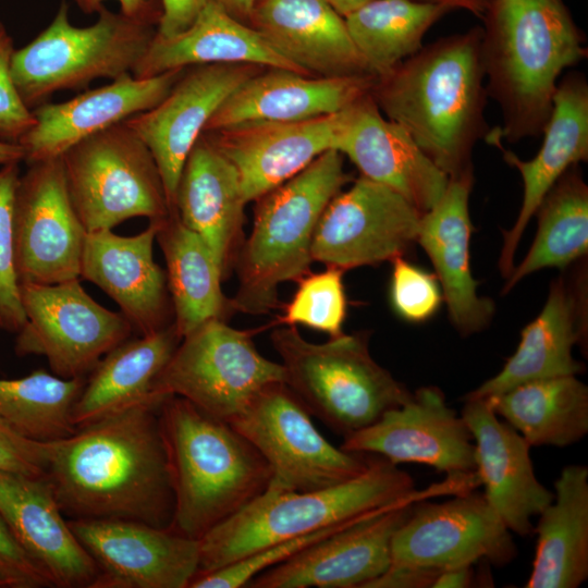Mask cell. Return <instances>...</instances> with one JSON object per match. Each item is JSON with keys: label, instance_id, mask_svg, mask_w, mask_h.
Segmentation results:
<instances>
[{"label": "cell", "instance_id": "6da1fadb", "mask_svg": "<svg viewBox=\"0 0 588 588\" xmlns=\"http://www.w3.org/2000/svg\"><path fill=\"white\" fill-rule=\"evenodd\" d=\"M166 397L130 406L48 442L46 477L64 516L170 528L174 502L159 422Z\"/></svg>", "mask_w": 588, "mask_h": 588}, {"label": "cell", "instance_id": "7a4b0ae2", "mask_svg": "<svg viewBox=\"0 0 588 588\" xmlns=\"http://www.w3.org/2000/svg\"><path fill=\"white\" fill-rule=\"evenodd\" d=\"M481 35L476 26L422 46L369 93L449 179L473 172V149L489 133Z\"/></svg>", "mask_w": 588, "mask_h": 588}, {"label": "cell", "instance_id": "3957f363", "mask_svg": "<svg viewBox=\"0 0 588 588\" xmlns=\"http://www.w3.org/2000/svg\"><path fill=\"white\" fill-rule=\"evenodd\" d=\"M482 20L486 90L502 113L485 139L499 146L537 137L560 75L588 56L585 35L563 0H488Z\"/></svg>", "mask_w": 588, "mask_h": 588}, {"label": "cell", "instance_id": "277c9868", "mask_svg": "<svg viewBox=\"0 0 588 588\" xmlns=\"http://www.w3.org/2000/svg\"><path fill=\"white\" fill-rule=\"evenodd\" d=\"M159 422L174 502L170 530L200 540L269 487V463L229 422L175 395L162 401Z\"/></svg>", "mask_w": 588, "mask_h": 588}, {"label": "cell", "instance_id": "5b68a950", "mask_svg": "<svg viewBox=\"0 0 588 588\" xmlns=\"http://www.w3.org/2000/svg\"><path fill=\"white\" fill-rule=\"evenodd\" d=\"M418 497L412 476L378 455L371 456L363 474L329 488L292 491L270 482L247 506L199 540L196 575L279 541L356 520Z\"/></svg>", "mask_w": 588, "mask_h": 588}, {"label": "cell", "instance_id": "8992f818", "mask_svg": "<svg viewBox=\"0 0 588 588\" xmlns=\"http://www.w3.org/2000/svg\"><path fill=\"white\" fill-rule=\"evenodd\" d=\"M344 156L330 149L256 201L254 224L234 268V311L269 314L280 305L278 289L309 273L316 225L330 200L350 182Z\"/></svg>", "mask_w": 588, "mask_h": 588}, {"label": "cell", "instance_id": "52a82bcc", "mask_svg": "<svg viewBox=\"0 0 588 588\" xmlns=\"http://www.w3.org/2000/svg\"><path fill=\"white\" fill-rule=\"evenodd\" d=\"M283 382L308 413L343 438L376 422L413 394L370 355L366 332L324 343L305 340L296 326L270 334Z\"/></svg>", "mask_w": 588, "mask_h": 588}, {"label": "cell", "instance_id": "ba28073f", "mask_svg": "<svg viewBox=\"0 0 588 588\" xmlns=\"http://www.w3.org/2000/svg\"><path fill=\"white\" fill-rule=\"evenodd\" d=\"M86 27L71 24L62 2L51 23L11 60L14 85L33 110L57 91L85 88L96 78L114 79L133 69L156 35L151 25L136 22L106 5Z\"/></svg>", "mask_w": 588, "mask_h": 588}, {"label": "cell", "instance_id": "9c48e42d", "mask_svg": "<svg viewBox=\"0 0 588 588\" xmlns=\"http://www.w3.org/2000/svg\"><path fill=\"white\" fill-rule=\"evenodd\" d=\"M74 210L85 231L170 215L163 182L146 144L125 123L93 134L61 155Z\"/></svg>", "mask_w": 588, "mask_h": 588}, {"label": "cell", "instance_id": "30bf717a", "mask_svg": "<svg viewBox=\"0 0 588 588\" xmlns=\"http://www.w3.org/2000/svg\"><path fill=\"white\" fill-rule=\"evenodd\" d=\"M225 320H208L184 335L156 378L152 394L175 395L231 422L266 385L283 381L280 363L262 356L253 336Z\"/></svg>", "mask_w": 588, "mask_h": 588}, {"label": "cell", "instance_id": "8fae6325", "mask_svg": "<svg viewBox=\"0 0 588 588\" xmlns=\"http://www.w3.org/2000/svg\"><path fill=\"white\" fill-rule=\"evenodd\" d=\"M25 323L16 333L17 356L45 357L53 375L87 378L133 328L121 311L96 302L79 279L58 284L20 283Z\"/></svg>", "mask_w": 588, "mask_h": 588}, {"label": "cell", "instance_id": "7c38bea8", "mask_svg": "<svg viewBox=\"0 0 588 588\" xmlns=\"http://www.w3.org/2000/svg\"><path fill=\"white\" fill-rule=\"evenodd\" d=\"M310 414L283 381L261 389L230 422L269 463L274 483L311 491L351 480L369 466L371 454L335 448L314 426Z\"/></svg>", "mask_w": 588, "mask_h": 588}, {"label": "cell", "instance_id": "4fadbf2b", "mask_svg": "<svg viewBox=\"0 0 588 588\" xmlns=\"http://www.w3.org/2000/svg\"><path fill=\"white\" fill-rule=\"evenodd\" d=\"M421 215L393 189L360 175L321 213L313 261L343 271L392 261L416 243Z\"/></svg>", "mask_w": 588, "mask_h": 588}, {"label": "cell", "instance_id": "5bb4252c", "mask_svg": "<svg viewBox=\"0 0 588 588\" xmlns=\"http://www.w3.org/2000/svg\"><path fill=\"white\" fill-rule=\"evenodd\" d=\"M511 530L486 500L469 490L453 499L414 502L391 542V563L445 569L486 561L504 566L516 556Z\"/></svg>", "mask_w": 588, "mask_h": 588}, {"label": "cell", "instance_id": "9a60e30c", "mask_svg": "<svg viewBox=\"0 0 588 588\" xmlns=\"http://www.w3.org/2000/svg\"><path fill=\"white\" fill-rule=\"evenodd\" d=\"M86 233L69 195L61 156L29 163L14 200L20 283L79 279Z\"/></svg>", "mask_w": 588, "mask_h": 588}, {"label": "cell", "instance_id": "2e32d148", "mask_svg": "<svg viewBox=\"0 0 588 588\" xmlns=\"http://www.w3.org/2000/svg\"><path fill=\"white\" fill-rule=\"evenodd\" d=\"M340 448L378 455L395 465H428L453 478L476 476L471 432L434 385L419 388L369 427L345 437Z\"/></svg>", "mask_w": 588, "mask_h": 588}, {"label": "cell", "instance_id": "e0dca14e", "mask_svg": "<svg viewBox=\"0 0 588 588\" xmlns=\"http://www.w3.org/2000/svg\"><path fill=\"white\" fill-rule=\"evenodd\" d=\"M98 575L91 588H188L199 540L127 519H69Z\"/></svg>", "mask_w": 588, "mask_h": 588}, {"label": "cell", "instance_id": "ac0fdd59", "mask_svg": "<svg viewBox=\"0 0 588 588\" xmlns=\"http://www.w3.org/2000/svg\"><path fill=\"white\" fill-rule=\"evenodd\" d=\"M262 66L244 63L198 64L184 69L156 107L124 122L149 148L159 169L170 212L186 158L223 101Z\"/></svg>", "mask_w": 588, "mask_h": 588}, {"label": "cell", "instance_id": "d6986e66", "mask_svg": "<svg viewBox=\"0 0 588 588\" xmlns=\"http://www.w3.org/2000/svg\"><path fill=\"white\" fill-rule=\"evenodd\" d=\"M414 498L315 542L250 579L249 588H366L391 563V542Z\"/></svg>", "mask_w": 588, "mask_h": 588}, {"label": "cell", "instance_id": "ffe728a7", "mask_svg": "<svg viewBox=\"0 0 588 588\" xmlns=\"http://www.w3.org/2000/svg\"><path fill=\"white\" fill-rule=\"evenodd\" d=\"M159 221L132 236L112 230L86 233L79 279L97 285L120 307L139 335L173 323L167 274L154 259Z\"/></svg>", "mask_w": 588, "mask_h": 588}, {"label": "cell", "instance_id": "44dd1931", "mask_svg": "<svg viewBox=\"0 0 588 588\" xmlns=\"http://www.w3.org/2000/svg\"><path fill=\"white\" fill-rule=\"evenodd\" d=\"M346 109L304 121L248 122L205 134L236 169L245 200L256 201L333 149Z\"/></svg>", "mask_w": 588, "mask_h": 588}, {"label": "cell", "instance_id": "7402d4cb", "mask_svg": "<svg viewBox=\"0 0 588 588\" xmlns=\"http://www.w3.org/2000/svg\"><path fill=\"white\" fill-rule=\"evenodd\" d=\"M333 149L362 176L393 189L422 213L439 201L449 182L409 134L381 113L370 94L346 109Z\"/></svg>", "mask_w": 588, "mask_h": 588}, {"label": "cell", "instance_id": "603a6c76", "mask_svg": "<svg viewBox=\"0 0 588 588\" xmlns=\"http://www.w3.org/2000/svg\"><path fill=\"white\" fill-rule=\"evenodd\" d=\"M184 69L143 78L126 73L66 101L34 108L35 124L19 140L24 160L29 164L60 157L84 138L152 109L170 93Z\"/></svg>", "mask_w": 588, "mask_h": 588}, {"label": "cell", "instance_id": "cb8c5ba5", "mask_svg": "<svg viewBox=\"0 0 588 588\" xmlns=\"http://www.w3.org/2000/svg\"><path fill=\"white\" fill-rule=\"evenodd\" d=\"M475 444L476 476L483 495L511 532L534 531L531 518L553 500V491L537 478L530 445L499 419L486 399H464L461 412Z\"/></svg>", "mask_w": 588, "mask_h": 588}, {"label": "cell", "instance_id": "d4e9b609", "mask_svg": "<svg viewBox=\"0 0 588 588\" xmlns=\"http://www.w3.org/2000/svg\"><path fill=\"white\" fill-rule=\"evenodd\" d=\"M0 514L53 586L91 588L97 565L65 520L46 476L0 470Z\"/></svg>", "mask_w": 588, "mask_h": 588}, {"label": "cell", "instance_id": "484cf974", "mask_svg": "<svg viewBox=\"0 0 588 588\" xmlns=\"http://www.w3.org/2000/svg\"><path fill=\"white\" fill-rule=\"evenodd\" d=\"M542 134L540 150L527 161L502 144L498 146L504 161L519 172L523 181L520 209L512 228L503 232L498 260L505 279L514 269L519 241L544 195L569 167L588 160V82L583 73L571 72L559 81Z\"/></svg>", "mask_w": 588, "mask_h": 588}, {"label": "cell", "instance_id": "4316f807", "mask_svg": "<svg viewBox=\"0 0 588 588\" xmlns=\"http://www.w3.org/2000/svg\"><path fill=\"white\" fill-rule=\"evenodd\" d=\"M587 332V285L580 275L552 281L540 314L520 333L516 351L502 369L464 399H492L523 382L578 375L584 365L573 357Z\"/></svg>", "mask_w": 588, "mask_h": 588}, {"label": "cell", "instance_id": "83f0119b", "mask_svg": "<svg viewBox=\"0 0 588 588\" xmlns=\"http://www.w3.org/2000/svg\"><path fill=\"white\" fill-rule=\"evenodd\" d=\"M474 172L449 179L439 201L420 218L417 243L431 260L449 317L461 335L486 329L495 306L477 293L470 269L469 195Z\"/></svg>", "mask_w": 588, "mask_h": 588}, {"label": "cell", "instance_id": "f1b7e54d", "mask_svg": "<svg viewBox=\"0 0 588 588\" xmlns=\"http://www.w3.org/2000/svg\"><path fill=\"white\" fill-rule=\"evenodd\" d=\"M375 81L372 75L321 77L261 70L223 101L204 133L248 122H295L332 114L368 95Z\"/></svg>", "mask_w": 588, "mask_h": 588}, {"label": "cell", "instance_id": "f546056e", "mask_svg": "<svg viewBox=\"0 0 588 588\" xmlns=\"http://www.w3.org/2000/svg\"><path fill=\"white\" fill-rule=\"evenodd\" d=\"M246 204L236 169L203 133L184 163L174 210L207 243L223 279L244 242Z\"/></svg>", "mask_w": 588, "mask_h": 588}, {"label": "cell", "instance_id": "4dcf8cb0", "mask_svg": "<svg viewBox=\"0 0 588 588\" xmlns=\"http://www.w3.org/2000/svg\"><path fill=\"white\" fill-rule=\"evenodd\" d=\"M250 21L274 51L308 75H370L344 17L324 0H257Z\"/></svg>", "mask_w": 588, "mask_h": 588}, {"label": "cell", "instance_id": "1f68e13d", "mask_svg": "<svg viewBox=\"0 0 588 588\" xmlns=\"http://www.w3.org/2000/svg\"><path fill=\"white\" fill-rule=\"evenodd\" d=\"M211 63L254 64L306 74L274 51L258 30L210 0L183 33L170 38L155 35L132 75L150 77L173 69Z\"/></svg>", "mask_w": 588, "mask_h": 588}, {"label": "cell", "instance_id": "d6a6232c", "mask_svg": "<svg viewBox=\"0 0 588 588\" xmlns=\"http://www.w3.org/2000/svg\"><path fill=\"white\" fill-rule=\"evenodd\" d=\"M538 515L532 569L525 588H577L588 578V467L572 464Z\"/></svg>", "mask_w": 588, "mask_h": 588}, {"label": "cell", "instance_id": "836d02e7", "mask_svg": "<svg viewBox=\"0 0 588 588\" xmlns=\"http://www.w3.org/2000/svg\"><path fill=\"white\" fill-rule=\"evenodd\" d=\"M175 324L126 340L108 352L87 376L73 407L76 428L152 399V385L179 346Z\"/></svg>", "mask_w": 588, "mask_h": 588}, {"label": "cell", "instance_id": "e575fe53", "mask_svg": "<svg viewBox=\"0 0 588 588\" xmlns=\"http://www.w3.org/2000/svg\"><path fill=\"white\" fill-rule=\"evenodd\" d=\"M156 241L166 261L173 323L183 338L211 319L234 313L222 289V273L204 238L185 226L176 212L159 221Z\"/></svg>", "mask_w": 588, "mask_h": 588}, {"label": "cell", "instance_id": "d590c367", "mask_svg": "<svg viewBox=\"0 0 588 588\" xmlns=\"http://www.w3.org/2000/svg\"><path fill=\"white\" fill-rule=\"evenodd\" d=\"M486 400L530 446L565 448L588 433V387L576 375L523 382Z\"/></svg>", "mask_w": 588, "mask_h": 588}, {"label": "cell", "instance_id": "8d00e7d4", "mask_svg": "<svg viewBox=\"0 0 588 588\" xmlns=\"http://www.w3.org/2000/svg\"><path fill=\"white\" fill-rule=\"evenodd\" d=\"M538 228L525 258L506 279L502 294L528 274L564 269L588 253V186L578 164L569 167L539 204Z\"/></svg>", "mask_w": 588, "mask_h": 588}, {"label": "cell", "instance_id": "74e56055", "mask_svg": "<svg viewBox=\"0 0 588 588\" xmlns=\"http://www.w3.org/2000/svg\"><path fill=\"white\" fill-rule=\"evenodd\" d=\"M450 11L431 0H372L344 21L368 73L378 78L415 54L429 28Z\"/></svg>", "mask_w": 588, "mask_h": 588}, {"label": "cell", "instance_id": "f35d334b", "mask_svg": "<svg viewBox=\"0 0 588 588\" xmlns=\"http://www.w3.org/2000/svg\"><path fill=\"white\" fill-rule=\"evenodd\" d=\"M85 381L63 379L44 369L17 379H0V420L34 441L66 438L77 429L73 407Z\"/></svg>", "mask_w": 588, "mask_h": 588}, {"label": "cell", "instance_id": "ab89813d", "mask_svg": "<svg viewBox=\"0 0 588 588\" xmlns=\"http://www.w3.org/2000/svg\"><path fill=\"white\" fill-rule=\"evenodd\" d=\"M343 273L341 269L327 267L321 272H309L301 278L278 323L302 324L327 333L330 338L343 334L347 311Z\"/></svg>", "mask_w": 588, "mask_h": 588}, {"label": "cell", "instance_id": "60d3db41", "mask_svg": "<svg viewBox=\"0 0 588 588\" xmlns=\"http://www.w3.org/2000/svg\"><path fill=\"white\" fill-rule=\"evenodd\" d=\"M20 162L0 169V330L17 333L25 323L15 260L14 200Z\"/></svg>", "mask_w": 588, "mask_h": 588}, {"label": "cell", "instance_id": "b9f144b4", "mask_svg": "<svg viewBox=\"0 0 588 588\" xmlns=\"http://www.w3.org/2000/svg\"><path fill=\"white\" fill-rule=\"evenodd\" d=\"M391 262L390 302L393 310L400 318L412 323L430 319L443 299L436 274L414 266L403 256Z\"/></svg>", "mask_w": 588, "mask_h": 588}, {"label": "cell", "instance_id": "7bdbcfd3", "mask_svg": "<svg viewBox=\"0 0 588 588\" xmlns=\"http://www.w3.org/2000/svg\"><path fill=\"white\" fill-rule=\"evenodd\" d=\"M13 39L0 21V139L19 143L35 124L32 110L22 100L12 78Z\"/></svg>", "mask_w": 588, "mask_h": 588}, {"label": "cell", "instance_id": "ee69618b", "mask_svg": "<svg viewBox=\"0 0 588 588\" xmlns=\"http://www.w3.org/2000/svg\"><path fill=\"white\" fill-rule=\"evenodd\" d=\"M0 578L9 588L53 587L47 574L17 543L1 514Z\"/></svg>", "mask_w": 588, "mask_h": 588}, {"label": "cell", "instance_id": "f6af8a7d", "mask_svg": "<svg viewBox=\"0 0 588 588\" xmlns=\"http://www.w3.org/2000/svg\"><path fill=\"white\" fill-rule=\"evenodd\" d=\"M48 442L27 439L0 420V470L46 476Z\"/></svg>", "mask_w": 588, "mask_h": 588}, {"label": "cell", "instance_id": "bcb514c9", "mask_svg": "<svg viewBox=\"0 0 588 588\" xmlns=\"http://www.w3.org/2000/svg\"><path fill=\"white\" fill-rule=\"evenodd\" d=\"M162 13L156 36L170 38L183 33L210 0H160Z\"/></svg>", "mask_w": 588, "mask_h": 588}, {"label": "cell", "instance_id": "7dc6e473", "mask_svg": "<svg viewBox=\"0 0 588 588\" xmlns=\"http://www.w3.org/2000/svg\"><path fill=\"white\" fill-rule=\"evenodd\" d=\"M440 572L431 567L390 564L366 588H432Z\"/></svg>", "mask_w": 588, "mask_h": 588}, {"label": "cell", "instance_id": "c3c4849f", "mask_svg": "<svg viewBox=\"0 0 588 588\" xmlns=\"http://www.w3.org/2000/svg\"><path fill=\"white\" fill-rule=\"evenodd\" d=\"M77 7L86 14L98 13L107 0H75ZM120 12L125 16L147 25H158L162 8L160 0H114Z\"/></svg>", "mask_w": 588, "mask_h": 588}, {"label": "cell", "instance_id": "681fc988", "mask_svg": "<svg viewBox=\"0 0 588 588\" xmlns=\"http://www.w3.org/2000/svg\"><path fill=\"white\" fill-rule=\"evenodd\" d=\"M476 575L471 565H462L442 569L432 588H466L474 584Z\"/></svg>", "mask_w": 588, "mask_h": 588}, {"label": "cell", "instance_id": "f907efd6", "mask_svg": "<svg viewBox=\"0 0 588 588\" xmlns=\"http://www.w3.org/2000/svg\"><path fill=\"white\" fill-rule=\"evenodd\" d=\"M229 14L244 22L250 20L257 0H215Z\"/></svg>", "mask_w": 588, "mask_h": 588}, {"label": "cell", "instance_id": "816d5d0a", "mask_svg": "<svg viewBox=\"0 0 588 588\" xmlns=\"http://www.w3.org/2000/svg\"><path fill=\"white\" fill-rule=\"evenodd\" d=\"M436 2L443 3L450 7L452 10L461 9L465 10L480 19H482L483 13L487 8L488 0H431Z\"/></svg>", "mask_w": 588, "mask_h": 588}, {"label": "cell", "instance_id": "f5cc1de1", "mask_svg": "<svg viewBox=\"0 0 588 588\" xmlns=\"http://www.w3.org/2000/svg\"><path fill=\"white\" fill-rule=\"evenodd\" d=\"M24 149L19 143L0 139V166L24 160Z\"/></svg>", "mask_w": 588, "mask_h": 588}, {"label": "cell", "instance_id": "db71d44e", "mask_svg": "<svg viewBox=\"0 0 588 588\" xmlns=\"http://www.w3.org/2000/svg\"><path fill=\"white\" fill-rule=\"evenodd\" d=\"M338 14L346 17L372 0H324Z\"/></svg>", "mask_w": 588, "mask_h": 588}, {"label": "cell", "instance_id": "11a10c76", "mask_svg": "<svg viewBox=\"0 0 588 588\" xmlns=\"http://www.w3.org/2000/svg\"><path fill=\"white\" fill-rule=\"evenodd\" d=\"M5 587L7 586H5L4 581L0 578V588H5Z\"/></svg>", "mask_w": 588, "mask_h": 588}]
</instances>
